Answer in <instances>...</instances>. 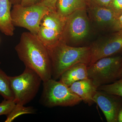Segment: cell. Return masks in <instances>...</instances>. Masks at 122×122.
<instances>
[{
  "mask_svg": "<svg viewBox=\"0 0 122 122\" xmlns=\"http://www.w3.org/2000/svg\"><path fill=\"white\" fill-rule=\"evenodd\" d=\"M87 6V0H57L56 11L66 18L76 10L86 9Z\"/></svg>",
  "mask_w": 122,
  "mask_h": 122,
  "instance_id": "14",
  "label": "cell"
},
{
  "mask_svg": "<svg viewBox=\"0 0 122 122\" xmlns=\"http://www.w3.org/2000/svg\"><path fill=\"white\" fill-rule=\"evenodd\" d=\"M87 66L82 62L74 65L62 74L60 81L69 87L76 82L88 78Z\"/></svg>",
  "mask_w": 122,
  "mask_h": 122,
  "instance_id": "12",
  "label": "cell"
},
{
  "mask_svg": "<svg viewBox=\"0 0 122 122\" xmlns=\"http://www.w3.org/2000/svg\"><path fill=\"white\" fill-rule=\"evenodd\" d=\"M10 79L14 101L16 104L24 106L36 96L42 81L37 73L26 67L21 74L10 76Z\"/></svg>",
  "mask_w": 122,
  "mask_h": 122,
  "instance_id": "4",
  "label": "cell"
},
{
  "mask_svg": "<svg viewBox=\"0 0 122 122\" xmlns=\"http://www.w3.org/2000/svg\"><path fill=\"white\" fill-rule=\"evenodd\" d=\"M86 11L89 20L100 28L114 31L119 30L118 18L108 7L88 6Z\"/></svg>",
  "mask_w": 122,
  "mask_h": 122,
  "instance_id": "10",
  "label": "cell"
},
{
  "mask_svg": "<svg viewBox=\"0 0 122 122\" xmlns=\"http://www.w3.org/2000/svg\"><path fill=\"white\" fill-rule=\"evenodd\" d=\"M52 66V78L57 80L69 68L76 63L89 64L91 58L89 46L76 47L67 45L63 40L47 48Z\"/></svg>",
  "mask_w": 122,
  "mask_h": 122,
  "instance_id": "2",
  "label": "cell"
},
{
  "mask_svg": "<svg viewBox=\"0 0 122 122\" xmlns=\"http://www.w3.org/2000/svg\"><path fill=\"white\" fill-rule=\"evenodd\" d=\"M112 0H87V6H97L107 7Z\"/></svg>",
  "mask_w": 122,
  "mask_h": 122,
  "instance_id": "20",
  "label": "cell"
},
{
  "mask_svg": "<svg viewBox=\"0 0 122 122\" xmlns=\"http://www.w3.org/2000/svg\"><path fill=\"white\" fill-rule=\"evenodd\" d=\"M98 90L120 97L122 98V78L112 83L100 86Z\"/></svg>",
  "mask_w": 122,
  "mask_h": 122,
  "instance_id": "16",
  "label": "cell"
},
{
  "mask_svg": "<svg viewBox=\"0 0 122 122\" xmlns=\"http://www.w3.org/2000/svg\"><path fill=\"white\" fill-rule=\"evenodd\" d=\"M49 11L47 7L40 4L30 6L14 5L11 10L12 21L14 26L26 29L36 35L42 19Z\"/></svg>",
  "mask_w": 122,
  "mask_h": 122,
  "instance_id": "6",
  "label": "cell"
},
{
  "mask_svg": "<svg viewBox=\"0 0 122 122\" xmlns=\"http://www.w3.org/2000/svg\"><path fill=\"white\" fill-rule=\"evenodd\" d=\"M15 50L25 67L34 71L42 81L52 78V66L48 49L36 35L24 32Z\"/></svg>",
  "mask_w": 122,
  "mask_h": 122,
  "instance_id": "1",
  "label": "cell"
},
{
  "mask_svg": "<svg viewBox=\"0 0 122 122\" xmlns=\"http://www.w3.org/2000/svg\"><path fill=\"white\" fill-rule=\"evenodd\" d=\"M43 0H21L20 4L24 6H30L41 3Z\"/></svg>",
  "mask_w": 122,
  "mask_h": 122,
  "instance_id": "22",
  "label": "cell"
},
{
  "mask_svg": "<svg viewBox=\"0 0 122 122\" xmlns=\"http://www.w3.org/2000/svg\"><path fill=\"white\" fill-rule=\"evenodd\" d=\"M118 22L119 30H122V14L118 18Z\"/></svg>",
  "mask_w": 122,
  "mask_h": 122,
  "instance_id": "23",
  "label": "cell"
},
{
  "mask_svg": "<svg viewBox=\"0 0 122 122\" xmlns=\"http://www.w3.org/2000/svg\"><path fill=\"white\" fill-rule=\"evenodd\" d=\"M35 110L31 107H25L24 105L16 104L12 111L8 115L5 122H11L18 116L25 114H33Z\"/></svg>",
  "mask_w": 122,
  "mask_h": 122,
  "instance_id": "17",
  "label": "cell"
},
{
  "mask_svg": "<svg viewBox=\"0 0 122 122\" xmlns=\"http://www.w3.org/2000/svg\"><path fill=\"white\" fill-rule=\"evenodd\" d=\"M118 122H122V108L120 110L118 115Z\"/></svg>",
  "mask_w": 122,
  "mask_h": 122,
  "instance_id": "26",
  "label": "cell"
},
{
  "mask_svg": "<svg viewBox=\"0 0 122 122\" xmlns=\"http://www.w3.org/2000/svg\"><path fill=\"white\" fill-rule=\"evenodd\" d=\"M121 78H122V61L120 69H119L118 73V74L117 79Z\"/></svg>",
  "mask_w": 122,
  "mask_h": 122,
  "instance_id": "25",
  "label": "cell"
},
{
  "mask_svg": "<svg viewBox=\"0 0 122 122\" xmlns=\"http://www.w3.org/2000/svg\"><path fill=\"white\" fill-rule=\"evenodd\" d=\"M122 61L121 55L105 57L87 66L88 78L98 88L117 80Z\"/></svg>",
  "mask_w": 122,
  "mask_h": 122,
  "instance_id": "5",
  "label": "cell"
},
{
  "mask_svg": "<svg viewBox=\"0 0 122 122\" xmlns=\"http://www.w3.org/2000/svg\"><path fill=\"white\" fill-rule=\"evenodd\" d=\"M107 7L118 18L122 14V0H112Z\"/></svg>",
  "mask_w": 122,
  "mask_h": 122,
  "instance_id": "19",
  "label": "cell"
},
{
  "mask_svg": "<svg viewBox=\"0 0 122 122\" xmlns=\"http://www.w3.org/2000/svg\"><path fill=\"white\" fill-rule=\"evenodd\" d=\"M89 22L86 9L74 11L66 18L62 40L72 46L81 43L89 35Z\"/></svg>",
  "mask_w": 122,
  "mask_h": 122,
  "instance_id": "7",
  "label": "cell"
},
{
  "mask_svg": "<svg viewBox=\"0 0 122 122\" xmlns=\"http://www.w3.org/2000/svg\"><path fill=\"white\" fill-rule=\"evenodd\" d=\"M12 5L10 0H0V31L9 36H13L15 30L11 18Z\"/></svg>",
  "mask_w": 122,
  "mask_h": 122,
  "instance_id": "13",
  "label": "cell"
},
{
  "mask_svg": "<svg viewBox=\"0 0 122 122\" xmlns=\"http://www.w3.org/2000/svg\"><path fill=\"white\" fill-rule=\"evenodd\" d=\"M57 0H43L39 4L46 6L50 11H56V4Z\"/></svg>",
  "mask_w": 122,
  "mask_h": 122,
  "instance_id": "21",
  "label": "cell"
},
{
  "mask_svg": "<svg viewBox=\"0 0 122 122\" xmlns=\"http://www.w3.org/2000/svg\"><path fill=\"white\" fill-rule=\"evenodd\" d=\"M0 95L6 100H14V95L10 83V76L0 68Z\"/></svg>",
  "mask_w": 122,
  "mask_h": 122,
  "instance_id": "15",
  "label": "cell"
},
{
  "mask_svg": "<svg viewBox=\"0 0 122 122\" xmlns=\"http://www.w3.org/2000/svg\"><path fill=\"white\" fill-rule=\"evenodd\" d=\"M119 96L97 90L93 97L107 122H118L119 113L122 108V99Z\"/></svg>",
  "mask_w": 122,
  "mask_h": 122,
  "instance_id": "9",
  "label": "cell"
},
{
  "mask_svg": "<svg viewBox=\"0 0 122 122\" xmlns=\"http://www.w3.org/2000/svg\"><path fill=\"white\" fill-rule=\"evenodd\" d=\"M90 46L91 58L89 65L100 58L122 54V30L114 31L109 36L95 42Z\"/></svg>",
  "mask_w": 122,
  "mask_h": 122,
  "instance_id": "8",
  "label": "cell"
},
{
  "mask_svg": "<svg viewBox=\"0 0 122 122\" xmlns=\"http://www.w3.org/2000/svg\"><path fill=\"white\" fill-rule=\"evenodd\" d=\"M12 5L20 4L21 0H10Z\"/></svg>",
  "mask_w": 122,
  "mask_h": 122,
  "instance_id": "24",
  "label": "cell"
},
{
  "mask_svg": "<svg viewBox=\"0 0 122 122\" xmlns=\"http://www.w3.org/2000/svg\"><path fill=\"white\" fill-rule=\"evenodd\" d=\"M43 82L41 102L45 107H73L82 101L69 86L60 81L51 78Z\"/></svg>",
  "mask_w": 122,
  "mask_h": 122,
  "instance_id": "3",
  "label": "cell"
},
{
  "mask_svg": "<svg viewBox=\"0 0 122 122\" xmlns=\"http://www.w3.org/2000/svg\"></svg>",
  "mask_w": 122,
  "mask_h": 122,
  "instance_id": "27",
  "label": "cell"
},
{
  "mask_svg": "<svg viewBox=\"0 0 122 122\" xmlns=\"http://www.w3.org/2000/svg\"><path fill=\"white\" fill-rule=\"evenodd\" d=\"M13 100L5 99L0 103V116L8 115L15 107Z\"/></svg>",
  "mask_w": 122,
  "mask_h": 122,
  "instance_id": "18",
  "label": "cell"
},
{
  "mask_svg": "<svg viewBox=\"0 0 122 122\" xmlns=\"http://www.w3.org/2000/svg\"><path fill=\"white\" fill-rule=\"evenodd\" d=\"M69 87L73 93L89 106H91L95 103L93 97L98 88L90 79L76 82Z\"/></svg>",
  "mask_w": 122,
  "mask_h": 122,
  "instance_id": "11",
  "label": "cell"
}]
</instances>
